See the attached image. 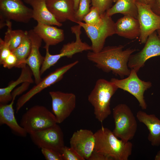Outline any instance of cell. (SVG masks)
<instances>
[{"mask_svg": "<svg viewBox=\"0 0 160 160\" xmlns=\"http://www.w3.org/2000/svg\"><path fill=\"white\" fill-rule=\"evenodd\" d=\"M124 47L122 45L104 47L98 52L89 51L87 57L104 72H112L115 75L124 78L129 76L131 72L128 66L130 56L137 50L130 48L123 50Z\"/></svg>", "mask_w": 160, "mask_h": 160, "instance_id": "cell-1", "label": "cell"}, {"mask_svg": "<svg viewBox=\"0 0 160 160\" xmlns=\"http://www.w3.org/2000/svg\"><path fill=\"white\" fill-rule=\"evenodd\" d=\"M94 135L93 152L103 155L109 160H128L131 155L132 143L119 140L108 128L102 126Z\"/></svg>", "mask_w": 160, "mask_h": 160, "instance_id": "cell-2", "label": "cell"}, {"mask_svg": "<svg viewBox=\"0 0 160 160\" xmlns=\"http://www.w3.org/2000/svg\"><path fill=\"white\" fill-rule=\"evenodd\" d=\"M118 88L113 83L100 79L88 96V100L94 108L95 117L102 122L111 114L110 101Z\"/></svg>", "mask_w": 160, "mask_h": 160, "instance_id": "cell-3", "label": "cell"}, {"mask_svg": "<svg viewBox=\"0 0 160 160\" xmlns=\"http://www.w3.org/2000/svg\"><path fill=\"white\" fill-rule=\"evenodd\" d=\"M81 28L78 24L71 27V32L75 35L76 40L64 44L58 54H50L49 51V46H44V47L46 49V54L40 69L41 75L47 70L54 65L63 57H66L68 58H71L76 53L82 52L84 51L92 50L91 46L81 41L80 37Z\"/></svg>", "mask_w": 160, "mask_h": 160, "instance_id": "cell-4", "label": "cell"}, {"mask_svg": "<svg viewBox=\"0 0 160 160\" xmlns=\"http://www.w3.org/2000/svg\"><path fill=\"white\" fill-rule=\"evenodd\" d=\"M115 127L114 134L124 142L132 139L137 129V121L133 113L126 104L120 103L113 109Z\"/></svg>", "mask_w": 160, "mask_h": 160, "instance_id": "cell-5", "label": "cell"}, {"mask_svg": "<svg viewBox=\"0 0 160 160\" xmlns=\"http://www.w3.org/2000/svg\"><path fill=\"white\" fill-rule=\"evenodd\" d=\"M57 124L54 114L45 107L36 105L29 109L21 117L20 125L29 134L52 127Z\"/></svg>", "mask_w": 160, "mask_h": 160, "instance_id": "cell-6", "label": "cell"}, {"mask_svg": "<svg viewBox=\"0 0 160 160\" xmlns=\"http://www.w3.org/2000/svg\"><path fill=\"white\" fill-rule=\"evenodd\" d=\"M76 23L84 29L90 39L91 51L94 52L100 51L104 47L106 39L115 34V23L111 17L107 16L105 12L104 21L100 25H89L82 21H78Z\"/></svg>", "mask_w": 160, "mask_h": 160, "instance_id": "cell-7", "label": "cell"}, {"mask_svg": "<svg viewBox=\"0 0 160 160\" xmlns=\"http://www.w3.org/2000/svg\"><path fill=\"white\" fill-rule=\"evenodd\" d=\"M134 69H131L128 77L122 79L115 78L111 79L110 81L114 84L119 89L126 91L136 98L139 106L143 110L147 108V105L144 96L145 91L152 86L151 83L140 79Z\"/></svg>", "mask_w": 160, "mask_h": 160, "instance_id": "cell-8", "label": "cell"}, {"mask_svg": "<svg viewBox=\"0 0 160 160\" xmlns=\"http://www.w3.org/2000/svg\"><path fill=\"white\" fill-rule=\"evenodd\" d=\"M29 135L33 142L39 148L51 149L61 153L65 146L63 132L57 124Z\"/></svg>", "mask_w": 160, "mask_h": 160, "instance_id": "cell-9", "label": "cell"}, {"mask_svg": "<svg viewBox=\"0 0 160 160\" xmlns=\"http://www.w3.org/2000/svg\"><path fill=\"white\" fill-rule=\"evenodd\" d=\"M79 62V61L76 60L57 68L42 79L38 84L18 98L16 104V113H17L22 107L35 95L60 80L64 74Z\"/></svg>", "mask_w": 160, "mask_h": 160, "instance_id": "cell-10", "label": "cell"}, {"mask_svg": "<svg viewBox=\"0 0 160 160\" xmlns=\"http://www.w3.org/2000/svg\"><path fill=\"white\" fill-rule=\"evenodd\" d=\"M136 4L140 30L139 41L140 44H145L150 35L160 30V15L154 13L149 4L140 1H136Z\"/></svg>", "mask_w": 160, "mask_h": 160, "instance_id": "cell-11", "label": "cell"}, {"mask_svg": "<svg viewBox=\"0 0 160 160\" xmlns=\"http://www.w3.org/2000/svg\"><path fill=\"white\" fill-rule=\"evenodd\" d=\"M52 100V110L57 123L60 124L68 117L76 106V95L72 93L60 91L49 92Z\"/></svg>", "mask_w": 160, "mask_h": 160, "instance_id": "cell-12", "label": "cell"}, {"mask_svg": "<svg viewBox=\"0 0 160 160\" xmlns=\"http://www.w3.org/2000/svg\"><path fill=\"white\" fill-rule=\"evenodd\" d=\"M145 44L141 50L130 56L128 63V67L137 72L148 60L160 56V39L156 31L148 36Z\"/></svg>", "mask_w": 160, "mask_h": 160, "instance_id": "cell-13", "label": "cell"}, {"mask_svg": "<svg viewBox=\"0 0 160 160\" xmlns=\"http://www.w3.org/2000/svg\"><path fill=\"white\" fill-rule=\"evenodd\" d=\"M0 15L7 20L27 23L33 18L32 9L22 0H0Z\"/></svg>", "mask_w": 160, "mask_h": 160, "instance_id": "cell-14", "label": "cell"}, {"mask_svg": "<svg viewBox=\"0 0 160 160\" xmlns=\"http://www.w3.org/2000/svg\"><path fill=\"white\" fill-rule=\"evenodd\" d=\"M70 147L85 160H88L95 144L94 133L91 130L80 129L75 132L70 139Z\"/></svg>", "mask_w": 160, "mask_h": 160, "instance_id": "cell-15", "label": "cell"}, {"mask_svg": "<svg viewBox=\"0 0 160 160\" xmlns=\"http://www.w3.org/2000/svg\"><path fill=\"white\" fill-rule=\"evenodd\" d=\"M28 35L31 43V48L30 55L25 61V64L31 70L36 84L41 80L40 69L44 57L39 51L42 40L34 31L33 29L28 31Z\"/></svg>", "mask_w": 160, "mask_h": 160, "instance_id": "cell-16", "label": "cell"}, {"mask_svg": "<svg viewBox=\"0 0 160 160\" xmlns=\"http://www.w3.org/2000/svg\"><path fill=\"white\" fill-rule=\"evenodd\" d=\"M49 11L62 23L68 20L76 23L74 0H46Z\"/></svg>", "mask_w": 160, "mask_h": 160, "instance_id": "cell-17", "label": "cell"}, {"mask_svg": "<svg viewBox=\"0 0 160 160\" xmlns=\"http://www.w3.org/2000/svg\"><path fill=\"white\" fill-rule=\"evenodd\" d=\"M115 34L130 39L139 38L140 33L138 20L132 17L124 15L115 23Z\"/></svg>", "mask_w": 160, "mask_h": 160, "instance_id": "cell-18", "label": "cell"}, {"mask_svg": "<svg viewBox=\"0 0 160 160\" xmlns=\"http://www.w3.org/2000/svg\"><path fill=\"white\" fill-rule=\"evenodd\" d=\"M32 7L33 18L37 23L60 27L62 23L57 21L47 8L46 0H23Z\"/></svg>", "mask_w": 160, "mask_h": 160, "instance_id": "cell-19", "label": "cell"}, {"mask_svg": "<svg viewBox=\"0 0 160 160\" xmlns=\"http://www.w3.org/2000/svg\"><path fill=\"white\" fill-rule=\"evenodd\" d=\"M136 117L139 121L145 124L149 131L148 140L153 146L160 145V120L154 114H148L139 111Z\"/></svg>", "mask_w": 160, "mask_h": 160, "instance_id": "cell-20", "label": "cell"}, {"mask_svg": "<svg viewBox=\"0 0 160 160\" xmlns=\"http://www.w3.org/2000/svg\"><path fill=\"white\" fill-rule=\"evenodd\" d=\"M33 30L45 42V45L49 47L56 45L64 39L63 30L53 25L37 23Z\"/></svg>", "mask_w": 160, "mask_h": 160, "instance_id": "cell-21", "label": "cell"}, {"mask_svg": "<svg viewBox=\"0 0 160 160\" xmlns=\"http://www.w3.org/2000/svg\"><path fill=\"white\" fill-rule=\"evenodd\" d=\"M15 98L13 97L9 104H0V124H6L16 134L25 137L27 133L18 123L15 116L13 104Z\"/></svg>", "mask_w": 160, "mask_h": 160, "instance_id": "cell-22", "label": "cell"}, {"mask_svg": "<svg viewBox=\"0 0 160 160\" xmlns=\"http://www.w3.org/2000/svg\"><path fill=\"white\" fill-rule=\"evenodd\" d=\"M21 69V74L16 80L12 81L7 86L0 88V104H7L12 101V92L18 85L25 82L32 84L34 82L32 78V73L28 66L26 65Z\"/></svg>", "mask_w": 160, "mask_h": 160, "instance_id": "cell-23", "label": "cell"}, {"mask_svg": "<svg viewBox=\"0 0 160 160\" xmlns=\"http://www.w3.org/2000/svg\"><path fill=\"white\" fill-rule=\"evenodd\" d=\"M105 13L110 17L116 14L121 13L136 19L138 15V9L134 0H118Z\"/></svg>", "mask_w": 160, "mask_h": 160, "instance_id": "cell-24", "label": "cell"}, {"mask_svg": "<svg viewBox=\"0 0 160 160\" xmlns=\"http://www.w3.org/2000/svg\"><path fill=\"white\" fill-rule=\"evenodd\" d=\"M31 48V43L27 31L26 34L21 44L12 51L17 59L16 68H21L26 65L25 61L30 55Z\"/></svg>", "mask_w": 160, "mask_h": 160, "instance_id": "cell-25", "label": "cell"}, {"mask_svg": "<svg viewBox=\"0 0 160 160\" xmlns=\"http://www.w3.org/2000/svg\"><path fill=\"white\" fill-rule=\"evenodd\" d=\"M7 30L5 33L4 40L8 44L12 51L21 44L25 37L27 31H24L20 29L12 30L11 23L10 20L7 21Z\"/></svg>", "mask_w": 160, "mask_h": 160, "instance_id": "cell-26", "label": "cell"}, {"mask_svg": "<svg viewBox=\"0 0 160 160\" xmlns=\"http://www.w3.org/2000/svg\"><path fill=\"white\" fill-rule=\"evenodd\" d=\"M105 13L101 14L97 7L92 6L89 12L83 18V21L88 25H100L104 21Z\"/></svg>", "mask_w": 160, "mask_h": 160, "instance_id": "cell-27", "label": "cell"}, {"mask_svg": "<svg viewBox=\"0 0 160 160\" xmlns=\"http://www.w3.org/2000/svg\"><path fill=\"white\" fill-rule=\"evenodd\" d=\"M91 2V0H80L78 9L75 12L77 22L82 21L84 17L89 12Z\"/></svg>", "mask_w": 160, "mask_h": 160, "instance_id": "cell-28", "label": "cell"}, {"mask_svg": "<svg viewBox=\"0 0 160 160\" xmlns=\"http://www.w3.org/2000/svg\"><path fill=\"white\" fill-rule=\"evenodd\" d=\"M61 154L63 160H85L75 150L71 147L65 146Z\"/></svg>", "mask_w": 160, "mask_h": 160, "instance_id": "cell-29", "label": "cell"}, {"mask_svg": "<svg viewBox=\"0 0 160 160\" xmlns=\"http://www.w3.org/2000/svg\"><path fill=\"white\" fill-rule=\"evenodd\" d=\"M41 151L47 160H63L61 153L55 150L42 148Z\"/></svg>", "mask_w": 160, "mask_h": 160, "instance_id": "cell-30", "label": "cell"}, {"mask_svg": "<svg viewBox=\"0 0 160 160\" xmlns=\"http://www.w3.org/2000/svg\"><path fill=\"white\" fill-rule=\"evenodd\" d=\"M113 0H91L92 6L97 7L100 13L103 14L111 7Z\"/></svg>", "mask_w": 160, "mask_h": 160, "instance_id": "cell-31", "label": "cell"}, {"mask_svg": "<svg viewBox=\"0 0 160 160\" xmlns=\"http://www.w3.org/2000/svg\"><path fill=\"white\" fill-rule=\"evenodd\" d=\"M8 44L4 40L0 38V63H1L11 53Z\"/></svg>", "mask_w": 160, "mask_h": 160, "instance_id": "cell-32", "label": "cell"}, {"mask_svg": "<svg viewBox=\"0 0 160 160\" xmlns=\"http://www.w3.org/2000/svg\"><path fill=\"white\" fill-rule=\"evenodd\" d=\"M17 63V58L12 52L0 64L5 68L11 69L14 67H16Z\"/></svg>", "mask_w": 160, "mask_h": 160, "instance_id": "cell-33", "label": "cell"}, {"mask_svg": "<svg viewBox=\"0 0 160 160\" xmlns=\"http://www.w3.org/2000/svg\"><path fill=\"white\" fill-rule=\"evenodd\" d=\"M149 4L154 13L160 15V0H152Z\"/></svg>", "mask_w": 160, "mask_h": 160, "instance_id": "cell-34", "label": "cell"}, {"mask_svg": "<svg viewBox=\"0 0 160 160\" xmlns=\"http://www.w3.org/2000/svg\"><path fill=\"white\" fill-rule=\"evenodd\" d=\"M88 160H109L103 155L93 152Z\"/></svg>", "mask_w": 160, "mask_h": 160, "instance_id": "cell-35", "label": "cell"}, {"mask_svg": "<svg viewBox=\"0 0 160 160\" xmlns=\"http://www.w3.org/2000/svg\"><path fill=\"white\" fill-rule=\"evenodd\" d=\"M80 0H74V8L76 11L77 9Z\"/></svg>", "mask_w": 160, "mask_h": 160, "instance_id": "cell-36", "label": "cell"}, {"mask_svg": "<svg viewBox=\"0 0 160 160\" xmlns=\"http://www.w3.org/2000/svg\"><path fill=\"white\" fill-rule=\"evenodd\" d=\"M154 159L155 160H160V151H158Z\"/></svg>", "mask_w": 160, "mask_h": 160, "instance_id": "cell-37", "label": "cell"}, {"mask_svg": "<svg viewBox=\"0 0 160 160\" xmlns=\"http://www.w3.org/2000/svg\"><path fill=\"white\" fill-rule=\"evenodd\" d=\"M152 0H143V2L146 4H149Z\"/></svg>", "mask_w": 160, "mask_h": 160, "instance_id": "cell-38", "label": "cell"}, {"mask_svg": "<svg viewBox=\"0 0 160 160\" xmlns=\"http://www.w3.org/2000/svg\"><path fill=\"white\" fill-rule=\"evenodd\" d=\"M156 31L157 32L158 36L159 38L160 39V30H157Z\"/></svg>", "mask_w": 160, "mask_h": 160, "instance_id": "cell-39", "label": "cell"}, {"mask_svg": "<svg viewBox=\"0 0 160 160\" xmlns=\"http://www.w3.org/2000/svg\"><path fill=\"white\" fill-rule=\"evenodd\" d=\"M136 1L143 2V0H134Z\"/></svg>", "mask_w": 160, "mask_h": 160, "instance_id": "cell-40", "label": "cell"}, {"mask_svg": "<svg viewBox=\"0 0 160 160\" xmlns=\"http://www.w3.org/2000/svg\"><path fill=\"white\" fill-rule=\"evenodd\" d=\"M118 0H113V2H116Z\"/></svg>", "mask_w": 160, "mask_h": 160, "instance_id": "cell-41", "label": "cell"}]
</instances>
